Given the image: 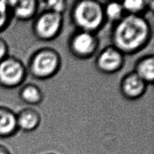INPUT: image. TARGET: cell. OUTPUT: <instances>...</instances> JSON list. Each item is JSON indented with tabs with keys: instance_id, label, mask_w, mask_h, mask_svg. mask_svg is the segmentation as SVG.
I'll use <instances>...</instances> for the list:
<instances>
[{
	"instance_id": "6da1fadb",
	"label": "cell",
	"mask_w": 154,
	"mask_h": 154,
	"mask_svg": "<svg viewBox=\"0 0 154 154\" xmlns=\"http://www.w3.org/2000/svg\"><path fill=\"white\" fill-rule=\"evenodd\" d=\"M152 28L145 16H125L113 24L110 32L112 45L125 56L139 53L149 44Z\"/></svg>"
},
{
	"instance_id": "7a4b0ae2",
	"label": "cell",
	"mask_w": 154,
	"mask_h": 154,
	"mask_svg": "<svg viewBox=\"0 0 154 154\" xmlns=\"http://www.w3.org/2000/svg\"><path fill=\"white\" fill-rule=\"evenodd\" d=\"M70 18L76 30L95 34L106 23L103 4L95 0L75 1L70 8Z\"/></svg>"
},
{
	"instance_id": "3957f363",
	"label": "cell",
	"mask_w": 154,
	"mask_h": 154,
	"mask_svg": "<svg viewBox=\"0 0 154 154\" xmlns=\"http://www.w3.org/2000/svg\"><path fill=\"white\" fill-rule=\"evenodd\" d=\"M62 62L61 56L56 49L49 47L41 48L29 57L27 72L35 79L48 80L59 72Z\"/></svg>"
},
{
	"instance_id": "277c9868",
	"label": "cell",
	"mask_w": 154,
	"mask_h": 154,
	"mask_svg": "<svg viewBox=\"0 0 154 154\" xmlns=\"http://www.w3.org/2000/svg\"><path fill=\"white\" fill-rule=\"evenodd\" d=\"M64 26V15L44 10L34 18L32 24V33L37 39L51 41L61 33Z\"/></svg>"
},
{
	"instance_id": "5b68a950",
	"label": "cell",
	"mask_w": 154,
	"mask_h": 154,
	"mask_svg": "<svg viewBox=\"0 0 154 154\" xmlns=\"http://www.w3.org/2000/svg\"><path fill=\"white\" fill-rule=\"evenodd\" d=\"M100 41L97 34L75 30L68 40V48L72 56L79 60L91 58L100 48Z\"/></svg>"
},
{
	"instance_id": "8992f818",
	"label": "cell",
	"mask_w": 154,
	"mask_h": 154,
	"mask_svg": "<svg viewBox=\"0 0 154 154\" xmlns=\"http://www.w3.org/2000/svg\"><path fill=\"white\" fill-rule=\"evenodd\" d=\"M27 68L21 60L8 56L0 62V86L12 89L20 87L26 79Z\"/></svg>"
},
{
	"instance_id": "52a82bcc",
	"label": "cell",
	"mask_w": 154,
	"mask_h": 154,
	"mask_svg": "<svg viewBox=\"0 0 154 154\" xmlns=\"http://www.w3.org/2000/svg\"><path fill=\"white\" fill-rule=\"evenodd\" d=\"M125 64V56L112 45H108L99 52L95 60V68L106 75L115 74Z\"/></svg>"
},
{
	"instance_id": "ba28073f",
	"label": "cell",
	"mask_w": 154,
	"mask_h": 154,
	"mask_svg": "<svg viewBox=\"0 0 154 154\" xmlns=\"http://www.w3.org/2000/svg\"><path fill=\"white\" fill-rule=\"evenodd\" d=\"M148 85L133 71L125 74L120 80L119 90L126 100L134 101L141 98L147 89Z\"/></svg>"
},
{
	"instance_id": "9c48e42d",
	"label": "cell",
	"mask_w": 154,
	"mask_h": 154,
	"mask_svg": "<svg viewBox=\"0 0 154 154\" xmlns=\"http://www.w3.org/2000/svg\"><path fill=\"white\" fill-rule=\"evenodd\" d=\"M12 18L26 22L35 18L40 2L37 0H12L8 1Z\"/></svg>"
},
{
	"instance_id": "30bf717a",
	"label": "cell",
	"mask_w": 154,
	"mask_h": 154,
	"mask_svg": "<svg viewBox=\"0 0 154 154\" xmlns=\"http://www.w3.org/2000/svg\"><path fill=\"white\" fill-rule=\"evenodd\" d=\"M18 131L30 133L36 131L41 123V115L37 109L25 108L16 113Z\"/></svg>"
},
{
	"instance_id": "8fae6325",
	"label": "cell",
	"mask_w": 154,
	"mask_h": 154,
	"mask_svg": "<svg viewBox=\"0 0 154 154\" xmlns=\"http://www.w3.org/2000/svg\"><path fill=\"white\" fill-rule=\"evenodd\" d=\"M18 131L16 112L8 107L0 106V138H10Z\"/></svg>"
},
{
	"instance_id": "7c38bea8",
	"label": "cell",
	"mask_w": 154,
	"mask_h": 154,
	"mask_svg": "<svg viewBox=\"0 0 154 154\" xmlns=\"http://www.w3.org/2000/svg\"><path fill=\"white\" fill-rule=\"evenodd\" d=\"M133 71L148 85H152L154 81L153 55L147 54L139 58L134 64Z\"/></svg>"
},
{
	"instance_id": "4fadbf2b",
	"label": "cell",
	"mask_w": 154,
	"mask_h": 154,
	"mask_svg": "<svg viewBox=\"0 0 154 154\" xmlns=\"http://www.w3.org/2000/svg\"><path fill=\"white\" fill-rule=\"evenodd\" d=\"M18 96L23 102L30 106L39 105L44 100L42 89L34 83L23 85L19 91Z\"/></svg>"
},
{
	"instance_id": "5bb4252c",
	"label": "cell",
	"mask_w": 154,
	"mask_h": 154,
	"mask_svg": "<svg viewBox=\"0 0 154 154\" xmlns=\"http://www.w3.org/2000/svg\"><path fill=\"white\" fill-rule=\"evenodd\" d=\"M122 5L125 14L128 15L144 16L154 10V2L151 0H127Z\"/></svg>"
},
{
	"instance_id": "9a60e30c",
	"label": "cell",
	"mask_w": 154,
	"mask_h": 154,
	"mask_svg": "<svg viewBox=\"0 0 154 154\" xmlns=\"http://www.w3.org/2000/svg\"><path fill=\"white\" fill-rule=\"evenodd\" d=\"M103 5L106 22H110L114 24L120 20L126 14L122 3L108 2L103 4Z\"/></svg>"
},
{
	"instance_id": "2e32d148",
	"label": "cell",
	"mask_w": 154,
	"mask_h": 154,
	"mask_svg": "<svg viewBox=\"0 0 154 154\" xmlns=\"http://www.w3.org/2000/svg\"><path fill=\"white\" fill-rule=\"evenodd\" d=\"M12 17L8 1L0 2V32L5 31L9 26Z\"/></svg>"
},
{
	"instance_id": "e0dca14e",
	"label": "cell",
	"mask_w": 154,
	"mask_h": 154,
	"mask_svg": "<svg viewBox=\"0 0 154 154\" xmlns=\"http://www.w3.org/2000/svg\"><path fill=\"white\" fill-rule=\"evenodd\" d=\"M45 9L51 12L64 15L68 8V2L66 0H49L43 2Z\"/></svg>"
},
{
	"instance_id": "ac0fdd59",
	"label": "cell",
	"mask_w": 154,
	"mask_h": 154,
	"mask_svg": "<svg viewBox=\"0 0 154 154\" xmlns=\"http://www.w3.org/2000/svg\"><path fill=\"white\" fill-rule=\"evenodd\" d=\"M9 56V46L6 41L0 37V62Z\"/></svg>"
},
{
	"instance_id": "d6986e66",
	"label": "cell",
	"mask_w": 154,
	"mask_h": 154,
	"mask_svg": "<svg viewBox=\"0 0 154 154\" xmlns=\"http://www.w3.org/2000/svg\"><path fill=\"white\" fill-rule=\"evenodd\" d=\"M0 154H10V152L5 145L0 144Z\"/></svg>"
},
{
	"instance_id": "ffe728a7",
	"label": "cell",
	"mask_w": 154,
	"mask_h": 154,
	"mask_svg": "<svg viewBox=\"0 0 154 154\" xmlns=\"http://www.w3.org/2000/svg\"><path fill=\"white\" fill-rule=\"evenodd\" d=\"M48 154H56V153H48Z\"/></svg>"
}]
</instances>
